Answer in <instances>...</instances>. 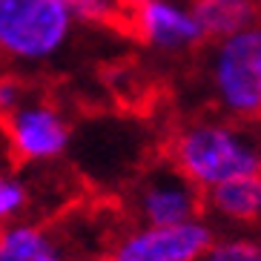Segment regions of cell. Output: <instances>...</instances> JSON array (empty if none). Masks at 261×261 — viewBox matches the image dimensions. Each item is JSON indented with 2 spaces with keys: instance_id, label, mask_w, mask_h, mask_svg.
<instances>
[{
  "instance_id": "1",
  "label": "cell",
  "mask_w": 261,
  "mask_h": 261,
  "mask_svg": "<svg viewBox=\"0 0 261 261\" xmlns=\"http://www.w3.org/2000/svg\"><path fill=\"white\" fill-rule=\"evenodd\" d=\"M201 192L241 175L261 172V146L244 123L221 115H201L178 123L164 155Z\"/></svg>"
},
{
  "instance_id": "2",
  "label": "cell",
  "mask_w": 261,
  "mask_h": 261,
  "mask_svg": "<svg viewBox=\"0 0 261 261\" xmlns=\"http://www.w3.org/2000/svg\"><path fill=\"white\" fill-rule=\"evenodd\" d=\"M72 38L75 20L63 0H0V61L9 69H43Z\"/></svg>"
},
{
  "instance_id": "3",
  "label": "cell",
  "mask_w": 261,
  "mask_h": 261,
  "mask_svg": "<svg viewBox=\"0 0 261 261\" xmlns=\"http://www.w3.org/2000/svg\"><path fill=\"white\" fill-rule=\"evenodd\" d=\"M204 77L213 107L236 123L261 121V20L213 40L204 58Z\"/></svg>"
},
{
  "instance_id": "4",
  "label": "cell",
  "mask_w": 261,
  "mask_h": 261,
  "mask_svg": "<svg viewBox=\"0 0 261 261\" xmlns=\"http://www.w3.org/2000/svg\"><path fill=\"white\" fill-rule=\"evenodd\" d=\"M3 126L15 164L26 167L61 161L72 144V121L66 109L40 89H32L29 98L9 118H3Z\"/></svg>"
},
{
  "instance_id": "5",
  "label": "cell",
  "mask_w": 261,
  "mask_h": 261,
  "mask_svg": "<svg viewBox=\"0 0 261 261\" xmlns=\"http://www.w3.org/2000/svg\"><path fill=\"white\" fill-rule=\"evenodd\" d=\"M201 210H204V192L192 187L167 158L144 169L123 201L126 224H152V227L201 218Z\"/></svg>"
},
{
  "instance_id": "6",
  "label": "cell",
  "mask_w": 261,
  "mask_h": 261,
  "mask_svg": "<svg viewBox=\"0 0 261 261\" xmlns=\"http://www.w3.org/2000/svg\"><path fill=\"white\" fill-rule=\"evenodd\" d=\"M215 232L204 215L169 227L123 224L109 238L103 261H201Z\"/></svg>"
},
{
  "instance_id": "7",
  "label": "cell",
  "mask_w": 261,
  "mask_h": 261,
  "mask_svg": "<svg viewBox=\"0 0 261 261\" xmlns=\"http://www.w3.org/2000/svg\"><path fill=\"white\" fill-rule=\"evenodd\" d=\"M77 224L75 215H63L58 221L20 218L0 227V261H100L92 247L81 244V232L92 224Z\"/></svg>"
},
{
  "instance_id": "8",
  "label": "cell",
  "mask_w": 261,
  "mask_h": 261,
  "mask_svg": "<svg viewBox=\"0 0 261 261\" xmlns=\"http://www.w3.org/2000/svg\"><path fill=\"white\" fill-rule=\"evenodd\" d=\"M126 32L161 58H184L207 43L190 0H138L129 3Z\"/></svg>"
},
{
  "instance_id": "9",
  "label": "cell",
  "mask_w": 261,
  "mask_h": 261,
  "mask_svg": "<svg viewBox=\"0 0 261 261\" xmlns=\"http://www.w3.org/2000/svg\"><path fill=\"white\" fill-rule=\"evenodd\" d=\"M201 215L215 230H258L261 227V172L241 175L204 192Z\"/></svg>"
},
{
  "instance_id": "10",
  "label": "cell",
  "mask_w": 261,
  "mask_h": 261,
  "mask_svg": "<svg viewBox=\"0 0 261 261\" xmlns=\"http://www.w3.org/2000/svg\"><path fill=\"white\" fill-rule=\"evenodd\" d=\"M207 43L247 29L261 20V0H190Z\"/></svg>"
},
{
  "instance_id": "11",
  "label": "cell",
  "mask_w": 261,
  "mask_h": 261,
  "mask_svg": "<svg viewBox=\"0 0 261 261\" xmlns=\"http://www.w3.org/2000/svg\"><path fill=\"white\" fill-rule=\"evenodd\" d=\"M35 207V187L32 181L12 169H0V227L29 218Z\"/></svg>"
},
{
  "instance_id": "12",
  "label": "cell",
  "mask_w": 261,
  "mask_h": 261,
  "mask_svg": "<svg viewBox=\"0 0 261 261\" xmlns=\"http://www.w3.org/2000/svg\"><path fill=\"white\" fill-rule=\"evenodd\" d=\"M201 261H261V227L215 232Z\"/></svg>"
},
{
  "instance_id": "13",
  "label": "cell",
  "mask_w": 261,
  "mask_h": 261,
  "mask_svg": "<svg viewBox=\"0 0 261 261\" xmlns=\"http://www.w3.org/2000/svg\"><path fill=\"white\" fill-rule=\"evenodd\" d=\"M75 26H100V29H126L129 3L126 0H63Z\"/></svg>"
},
{
  "instance_id": "14",
  "label": "cell",
  "mask_w": 261,
  "mask_h": 261,
  "mask_svg": "<svg viewBox=\"0 0 261 261\" xmlns=\"http://www.w3.org/2000/svg\"><path fill=\"white\" fill-rule=\"evenodd\" d=\"M32 81L26 77V72H17V69H3L0 72V121L9 118L20 103L32 95Z\"/></svg>"
},
{
  "instance_id": "15",
  "label": "cell",
  "mask_w": 261,
  "mask_h": 261,
  "mask_svg": "<svg viewBox=\"0 0 261 261\" xmlns=\"http://www.w3.org/2000/svg\"><path fill=\"white\" fill-rule=\"evenodd\" d=\"M12 167H15V158H12V149H9L6 126L0 121V169H12Z\"/></svg>"
},
{
  "instance_id": "16",
  "label": "cell",
  "mask_w": 261,
  "mask_h": 261,
  "mask_svg": "<svg viewBox=\"0 0 261 261\" xmlns=\"http://www.w3.org/2000/svg\"><path fill=\"white\" fill-rule=\"evenodd\" d=\"M3 69H6V66H3V61H0V72H3Z\"/></svg>"
},
{
  "instance_id": "17",
  "label": "cell",
  "mask_w": 261,
  "mask_h": 261,
  "mask_svg": "<svg viewBox=\"0 0 261 261\" xmlns=\"http://www.w3.org/2000/svg\"><path fill=\"white\" fill-rule=\"evenodd\" d=\"M126 3H138V0H126Z\"/></svg>"
}]
</instances>
